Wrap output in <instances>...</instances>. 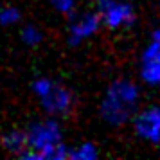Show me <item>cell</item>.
Masks as SVG:
<instances>
[{"mask_svg": "<svg viewBox=\"0 0 160 160\" xmlns=\"http://www.w3.org/2000/svg\"><path fill=\"white\" fill-rule=\"evenodd\" d=\"M22 158H65L68 157L63 146L59 144V128L52 121L34 124L27 131V149L20 155Z\"/></svg>", "mask_w": 160, "mask_h": 160, "instance_id": "6da1fadb", "label": "cell"}, {"mask_svg": "<svg viewBox=\"0 0 160 160\" xmlns=\"http://www.w3.org/2000/svg\"><path fill=\"white\" fill-rule=\"evenodd\" d=\"M135 101H137L135 88L131 85H126V83H119L110 90L102 112L110 121L119 122L131 113V110L135 108Z\"/></svg>", "mask_w": 160, "mask_h": 160, "instance_id": "7a4b0ae2", "label": "cell"}, {"mask_svg": "<svg viewBox=\"0 0 160 160\" xmlns=\"http://www.w3.org/2000/svg\"><path fill=\"white\" fill-rule=\"evenodd\" d=\"M34 92L42 97L43 106L52 113H67L72 106L70 92L47 79H38L34 83Z\"/></svg>", "mask_w": 160, "mask_h": 160, "instance_id": "3957f363", "label": "cell"}, {"mask_svg": "<svg viewBox=\"0 0 160 160\" xmlns=\"http://www.w3.org/2000/svg\"><path fill=\"white\" fill-rule=\"evenodd\" d=\"M101 9L104 22L110 27H119L124 23H131L133 20V11L126 4H117L113 0H101Z\"/></svg>", "mask_w": 160, "mask_h": 160, "instance_id": "277c9868", "label": "cell"}, {"mask_svg": "<svg viewBox=\"0 0 160 160\" xmlns=\"http://www.w3.org/2000/svg\"><path fill=\"white\" fill-rule=\"evenodd\" d=\"M137 131L149 140H160V110L153 108L137 119Z\"/></svg>", "mask_w": 160, "mask_h": 160, "instance_id": "5b68a950", "label": "cell"}, {"mask_svg": "<svg viewBox=\"0 0 160 160\" xmlns=\"http://www.w3.org/2000/svg\"><path fill=\"white\" fill-rule=\"evenodd\" d=\"M144 78L153 81V83L160 81V31L155 34V43L146 52Z\"/></svg>", "mask_w": 160, "mask_h": 160, "instance_id": "8992f818", "label": "cell"}, {"mask_svg": "<svg viewBox=\"0 0 160 160\" xmlns=\"http://www.w3.org/2000/svg\"><path fill=\"white\" fill-rule=\"evenodd\" d=\"M4 148L15 155H22L27 149V133L23 131H11L4 137Z\"/></svg>", "mask_w": 160, "mask_h": 160, "instance_id": "52a82bcc", "label": "cell"}, {"mask_svg": "<svg viewBox=\"0 0 160 160\" xmlns=\"http://www.w3.org/2000/svg\"><path fill=\"white\" fill-rule=\"evenodd\" d=\"M97 16H85V18H81L79 22H76L72 25V40H81L83 36H87L90 32H94L97 29Z\"/></svg>", "mask_w": 160, "mask_h": 160, "instance_id": "ba28073f", "label": "cell"}, {"mask_svg": "<svg viewBox=\"0 0 160 160\" xmlns=\"http://www.w3.org/2000/svg\"><path fill=\"white\" fill-rule=\"evenodd\" d=\"M18 18H20V13H18V9L11 8V6L0 9V23H4V25H9V23L18 22Z\"/></svg>", "mask_w": 160, "mask_h": 160, "instance_id": "9c48e42d", "label": "cell"}, {"mask_svg": "<svg viewBox=\"0 0 160 160\" xmlns=\"http://www.w3.org/2000/svg\"><path fill=\"white\" fill-rule=\"evenodd\" d=\"M22 38H23V42H25V43L36 45L38 42L42 40V34H40L34 27H25V29L22 31Z\"/></svg>", "mask_w": 160, "mask_h": 160, "instance_id": "30bf717a", "label": "cell"}, {"mask_svg": "<svg viewBox=\"0 0 160 160\" xmlns=\"http://www.w3.org/2000/svg\"><path fill=\"white\" fill-rule=\"evenodd\" d=\"M95 155H97V153H95V149L90 144H85L79 151L68 153V157H74V158H94Z\"/></svg>", "mask_w": 160, "mask_h": 160, "instance_id": "8fae6325", "label": "cell"}, {"mask_svg": "<svg viewBox=\"0 0 160 160\" xmlns=\"http://www.w3.org/2000/svg\"><path fill=\"white\" fill-rule=\"evenodd\" d=\"M54 6L59 9V11H68L72 8V0H52Z\"/></svg>", "mask_w": 160, "mask_h": 160, "instance_id": "7c38bea8", "label": "cell"}]
</instances>
